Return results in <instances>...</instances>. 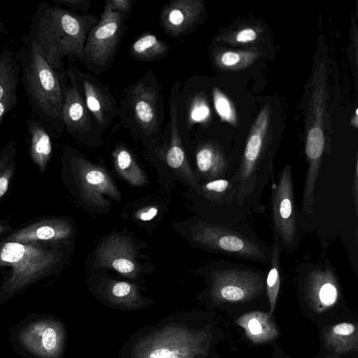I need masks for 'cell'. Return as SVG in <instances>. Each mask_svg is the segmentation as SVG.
Listing matches in <instances>:
<instances>
[{"instance_id":"cell-1","label":"cell","mask_w":358,"mask_h":358,"mask_svg":"<svg viewBox=\"0 0 358 358\" xmlns=\"http://www.w3.org/2000/svg\"><path fill=\"white\" fill-rule=\"evenodd\" d=\"M212 341L210 327L197 325L194 313L184 311L134 332L119 358H207Z\"/></svg>"},{"instance_id":"cell-2","label":"cell","mask_w":358,"mask_h":358,"mask_svg":"<svg viewBox=\"0 0 358 358\" xmlns=\"http://www.w3.org/2000/svg\"><path fill=\"white\" fill-rule=\"evenodd\" d=\"M95 16L79 14L56 4L40 1L26 36L37 45L50 66L64 74L63 59L73 55L84 62V48Z\"/></svg>"},{"instance_id":"cell-3","label":"cell","mask_w":358,"mask_h":358,"mask_svg":"<svg viewBox=\"0 0 358 358\" xmlns=\"http://www.w3.org/2000/svg\"><path fill=\"white\" fill-rule=\"evenodd\" d=\"M271 108L266 104L255 120L238 161L229 164L240 204L252 213L262 212L261 199L275 178L271 144L267 141Z\"/></svg>"},{"instance_id":"cell-4","label":"cell","mask_w":358,"mask_h":358,"mask_svg":"<svg viewBox=\"0 0 358 358\" xmlns=\"http://www.w3.org/2000/svg\"><path fill=\"white\" fill-rule=\"evenodd\" d=\"M22 43L16 55L31 113L48 130L61 132L64 127L62 120L64 73L53 69L36 44L26 35L22 37Z\"/></svg>"},{"instance_id":"cell-5","label":"cell","mask_w":358,"mask_h":358,"mask_svg":"<svg viewBox=\"0 0 358 358\" xmlns=\"http://www.w3.org/2000/svg\"><path fill=\"white\" fill-rule=\"evenodd\" d=\"M192 239L208 251L232 258L270 264L271 246L257 236L248 222L222 224L200 220L192 228Z\"/></svg>"},{"instance_id":"cell-6","label":"cell","mask_w":358,"mask_h":358,"mask_svg":"<svg viewBox=\"0 0 358 358\" xmlns=\"http://www.w3.org/2000/svg\"><path fill=\"white\" fill-rule=\"evenodd\" d=\"M325 60L322 59L315 70L308 103L305 152L307 170L304 180L301 212L310 215L313 212L315 191L325 148L324 110L326 104Z\"/></svg>"},{"instance_id":"cell-7","label":"cell","mask_w":358,"mask_h":358,"mask_svg":"<svg viewBox=\"0 0 358 358\" xmlns=\"http://www.w3.org/2000/svg\"><path fill=\"white\" fill-rule=\"evenodd\" d=\"M207 294L215 305L250 302L266 292L265 271L245 264L221 261L208 269Z\"/></svg>"},{"instance_id":"cell-8","label":"cell","mask_w":358,"mask_h":358,"mask_svg":"<svg viewBox=\"0 0 358 358\" xmlns=\"http://www.w3.org/2000/svg\"><path fill=\"white\" fill-rule=\"evenodd\" d=\"M55 260V254L31 245L3 244L0 249V264L10 266L11 273L0 287V303L43 275Z\"/></svg>"},{"instance_id":"cell-9","label":"cell","mask_w":358,"mask_h":358,"mask_svg":"<svg viewBox=\"0 0 358 358\" xmlns=\"http://www.w3.org/2000/svg\"><path fill=\"white\" fill-rule=\"evenodd\" d=\"M271 186L273 233L278 238L282 250L291 252L298 249L301 238L292 166L285 165Z\"/></svg>"},{"instance_id":"cell-10","label":"cell","mask_w":358,"mask_h":358,"mask_svg":"<svg viewBox=\"0 0 358 358\" xmlns=\"http://www.w3.org/2000/svg\"><path fill=\"white\" fill-rule=\"evenodd\" d=\"M15 340L24 352L35 358H62L66 326L62 320L52 316H34L19 325Z\"/></svg>"},{"instance_id":"cell-11","label":"cell","mask_w":358,"mask_h":358,"mask_svg":"<svg viewBox=\"0 0 358 358\" xmlns=\"http://www.w3.org/2000/svg\"><path fill=\"white\" fill-rule=\"evenodd\" d=\"M299 280L309 308L322 313L334 306L341 298V288L334 266L326 259L303 262Z\"/></svg>"},{"instance_id":"cell-12","label":"cell","mask_w":358,"mask_h":358,"mask_svg":"<svg viewBox=\"0 0 358 358\" xmlns=\"http://www.w3.org/2000/svg\"><path fill=\"white\" fill-rule=\"evenodd\" d=\"M197 195L210 220L222 224L247 222L252 213L244 208L237 197V186L234 177L227 176L199 184Z\"/></svg>"},{"instance_id":"cell-13","label":"cell","mask_w":358,"mask_h":358,"mask_svg":"<svg viewBox=\"0 0 358 358\" xmlns=\"http://www.w3.org/2000/svg\"><path fill=\"white\" fill-rule=\"evenodd\" d=\"M122 25V14L115 10L108 1L97 24L88 33L84 48V62L104 66L114 53Z\"/></svg>"},{"instance_id":"cell-14","label":"cell","mask_w":358,"mask_h":358,"mask_svg":"<svg viewBox=\"0 0 358 358\" xmlns=\"http://www.w3.org/2000/svg\"><path fill=\"white\" fill-rule=\"evenodd\" d=\"M66 75L69 83L66 85L64 79L63 80V124L72 136L80 138L90 129L89 110L71 67L67 69Z\"/></svg>"},{"instance_id":"cell-15","label":"cell","mask_w":358,"mask_h":358,"mask_svg":"<svg viewBox=\"0 0 358 358\" xmlns=\"http://www.w3.org/2000/svg\"><path fill=\"white\" fill-rule=\"evenodd\" d=\"M84 196L92 203L103 205L104 196L120 199V193L107 173L101 167L80 158H73Z\"/></svg>"},{"instance_id":"cell-16","label":"cell","mask_w":358,"mask_h":358,"mask_svg":"<svg viewBox=\"0 0 358 358\" xmlns=\"http://www.w3.org/2000/svg\"><path fill=\"white\" fill-rule=\"evenodd\" d=\"M134 249L127 239L118 236H110L99 246L96 263L98 266L112 268L127 277L135 278L139 268Z\"/></svg>"},{"instance_id":"cell-17","label":"cell","mask_w":358,"mask_h":358,"mask_svg":"<svg viewBox=\"0 0 358 358\" xmlns=\"http://www.w3.org/2000/svg\"><path fill=\"white\" fill-rule=\"evenodd\" d=\"M97 294L104 305L122 310H138L152 304L134 284L125 281L103 279L99 282Z\"/></svg>"},{"instance_id":"cell-18","label":"cell","mask_w":358,"mask_h":358,"mask_svg":"<svg viewBox=\"0 0 358 358\" xmlns=\"http://www.w3.org/2000/svg\"><path fill=\"white\" fill-rule=\"evenodd\" d=\"M129 101L133 116L139 127L147 134L158 131V90L148 84L138 83L131 89Z\"/></svg>"},{"instance_id":"cell-19","label":"cell","mask_w":358,"mask_h":358,"mask_svg":"<svg viewBox=\"0 0 358 358\" xmlns=\"http://www.w3.org/2000/svg\"><path fill=\"white\" fill-rule=\"evenodd\" d=\"M203 7L201 0H175L168 3L160 15L164 31L173 37L181 36L199 20Z\"/></svg>"},{"instance_id":"cell-20","label":"cell","mask_w":358,"mask_h":358,"mask_svg":"<svg viewBox=\"0 0 358 358\" xmlns=\"http://www.w3.org/2000/svg\"><path fill=\"white\" fill-rule=\"evenodd\" d=\"M78 82L83 90V96L89 110L98 123L106 125L110 122L114 110L113 101L109 94L97 83L90 79L87 76H80L71 67Z\"/></svg>"},{"instance_id":"cell-21","label":"cell","mask_w":358,"mask_h":358,"mask_svg":"<svg viewBox=\"0 0 358 358\" xmlns=\"http://www.w3.org/2000/svg\"><path fill=\"white\" fill-rule=\"evenodd\" d=\"M196 164L200 178L204 182L227 177L229 159L219 145L207 142L198 147Z\"/></svg>"},{"instance_id":"cell-22","label":"cell","mask_w":358,"mask_h":358,"mask_svg":"<svg viewBox=\"0 0 358 358\" xmlns=\"http://www.w3.org/2000/svg\"><path fill=\"white\" fill-rule=\"evenodd\" d=\"M170 101H171V103H170L171 141L166 155V160L171 168L180 173L197 190L199 187V182L190 168L179 135L175 96Z\"/></svg>"},{"instance_id":"cell-23","label":"cell","mask_w":358,"mask_h":358,"mask_svg":"<svg viewBox=\"0 0 358 358\" xmlns=\"http://www.w3.org/2000/svg\"><path fill=\"white\" fill-rule=\"evenodd\" d=\"M236 323L254 343L269 342L279 336V331L271 315L262 311H252L241 315Z\"/></svg>"},{"instance_id":"cell-24","label":"cell","mask_w":358,"mask_h":358,"mask_svg":"<svg viewBox=\"0 0 358 358\" xmlns=\"http://www.w3.org/2000/svg\"><path fill=\"white\" fill-rule=\"evenodd\" d=\"M71 226L63 221L50 220L38 222L22 229L11 235L8 242L27 243L36 241L59 240L68 238Z\"/></svg>"},{"instance_id":"cell-25","label":"cell","mask_w":358,"mask_h":358,"mask_svg":"<svg viewBox=\"0 0 358 358\" xmlns=\"http://www.w3.org/2000/svg\"><path fill=\"white\" fill-rule=\"evenodd\" d=\"M325 347L335 354H348L358 350L357 325L352 322H341L324 329Z\"/></svg>"},{"instance_id":"cell-26","label":"cell","mask_w":358,"mask_h":358,"mask_svg":"<svg viewBox=\"0 0 358 358\" xmlns=\"http://www.w3.org/2000/svg\"><path fill=\"white\" fill-rule=\"evenodd\" d=\"M29 150L32 160L44 171L52 153V141L48 128L36 118L26 120Z\"/></svg>"},{"instance_id":"cell-27","label":"cell","mask_w":358,"mask_h":358,"mask_svg":"<svg viewBox=\"0 0 358 358\" xmlns=\"http://www.w3.org/2000/svg\"><path fill=\"white\" fill-rule=\"evenodd\" d=\"M20 65L16 53L10 49L0 54V101L17 93Z\"/></svg>"},{"instance_id":"cell-28","label":"cell","mask_w":358,"mask_h":358,"mask_svg":"<svg viewBox=\"0 0 358 358\" xmlns=\"http://www.w3.org/2000/svg\"><path fill=\"white\" fill-rule=\"evenodd\" d=\"M282 251L278 238L273 235L271 245L269 269L266 276V294L269 302L270 313L274 312L280 287V255Z\"/></svg>"},{"instance_id":"cell-29","label":"cell","mask_w":358,"mask_h":358,"mask_svg":"<svg viewBox=\"0 0 358 358\" xmlns=\"http://www.w3.org/2000/svg\"><path fill=\"white\" fill-rule=\"evenodd\" d=\"M115 169L128 182L141 186L146 182L145 176L130 152L120 145L113 152Z\"/></svg>"},{"instance_id":"cell-30","label":"cell","mask_w":358,"mask_h":358,"mask_svg":"<svg viewBox=\"0 0 358 358\" xmlns=\"http://www.w3.org/2000/svg\"><path fill=\"white\" fill-rule=\"evenodd\" d=\"M260 56V52L256 50H222L215 52L214 59L220 69L240 70L251 65Z\"/></svg>"},{"instance_id":"cell-31","label":"cell","mask_w":358,"mask_h":358,"mask_svg":"<svg viewBox=\"0 0 358 358\" xmlns=\"http://www.w3.org/2000/svg\"><path fill=\"white\" fill-rule=\"evenodd\" d=\"M167 51V44L151 34H146L139 37L134 42L130 49L133 57L146 60L162 56Z\"/></svg>"},{"instance_id":"cell-32","label":"cell","mask_w":358,"mask_h":358,"mask_svg":"<svg viewBox=\"0 0 358 358\" xmlns=\"http://www.w3.org/2000/svg\"><path fill=\"white\" fill-rule=\"evenodd\" d=\"M16 144L9 141L0 153V198L6 192L15 162Z\"/></svg>"},{"instance_id":"cell-33","label":"cell","mask_w":358,"mask_h":358,"mask_svg":"<svg viewBox=\"0 0 358 358\" xmlns=\"http://www.w3.org/2000/svg\"><path fill=\"white\" fill-rule=\"evenodd\" d=\"M213 96L215 110L220 119L233 126H236V112L231 100L216 87L213 90Z\"/></svg>"},{"instance_id":"cell-34","label":"cell","mask_w":358,"mask_h":358,"mask_svg":"<svg viewBox=\"0 0 358 358\" xmlns=\"http://www.w3.org/2000/svg\"><path fill=\"white\" fill-rule=\"evenodd\" d=\"M259 36L257 29L253 27H246L240 29L229 36L226 35L220 36L217 41H227L232 43L245 44L255 41Z\"/></svg>"},{"instance_id":"cell-35","label":"cell","mask_w":358,"mask_h":358,"mask_svg":"<svg viewBox=\"0 0 358 358\" xmlns=\"http://www.w3.org/2000/svg\"><path fill=\"white\" fill-rule=\"evenodd\" d=\"M210 115V109L208 105L202 99H197L192 103L189 113V118L192 122H203Z\"/></svg>"},{"instance_id":"cell-36","label":"cell","mask_w":358,"mask_h":358,"mask_svg":"<svg viewBox=\"0 0 358 358\" xmlns=\"http://www.w3.org/2000/svg\"><path fill=\"white\" fill-rule=\"evenodd\" d=\"M53 4L59 6H65L69 8L70 10L74 12L80 10L86 12L91 6V1L83 0H51Z\"/></svg>"},{"instance_id":"cell-37","label":"cell","mask_w":358,"mask_h":358,"mask_svg":"<svg viewBox=\"0 0 358 358\" xmlns=\"http://www.w3.org/2000/svg\"><path fill=\"white\" fill-rule=\"evenodd\" d=\"M17 102V93L0 101V126L9 112L14 109Z\"/></svg>"},{"instance_id":"cell-38","label":"cell","mask_w":358,"mask_h":358,"mask_svg":"<svg viewBox=\"0 0 358 358\" xmlns=\"http://www.w3.org/2000/svg\"><path fill=\"white\" fill-rule=\"evenodd\" d=\"M108 2L115 10L122 14L129 11L131 6L129 0H109Z\"/></svg>"},{"instance_id":"cell-39","label":"cell","mask_w":358,"mask_h":358,"mask_svg":"<svg viewBox=\"0 0 358 358\" xmlns=\"http://www.w3.org/2000/svg\"><path fill=\"white\" fill-rule=\"evenodd\" d=\"M158 213L157 208L155 206L148 207L140 210L136 217L143 221H149L157 216Z\"/></svg>"},{"instance_id":"cell-40","label":"cell","mask_w":358,"mask_h":358,"mask_svg":"<svg viewBox=\"0 0 358 358\" xmlns=\"http://www.w3.org/2000/svg\"><path fill=\"white\" fill-rule=\"evenodd\" d=\"M351 125L355 129L358 127V110L356 109L355 114L352 115L350 121Z\"/></svg>"},{"instance_id":"cell-41","label":"cell","mask_w":358,"mask_h":358,"mask_svg":"<svg viewBox=\"0 0 358 358\" xmlns=\"http://www.w3.org/2000/svg\"><path fill=\"white\" fill-rule=\"evenodd\" d=\"M8 29L4 25L3 22L0 20V35H5L8 34Z\"/></svg>"},{"instance_id":"cell-42","label":"cell","mask_w":358,"mask_h":358,"mask_svg":"<svg viewBox=\"0 0 358 358\" xmlns=\"http://www.w3.org/2000/svg\"><path fill=\"white\" fill-rule=\"evenodd\" d=\"M326 358H338V357H335L334 355H328Z\"/></svg>"}]
</instances>
